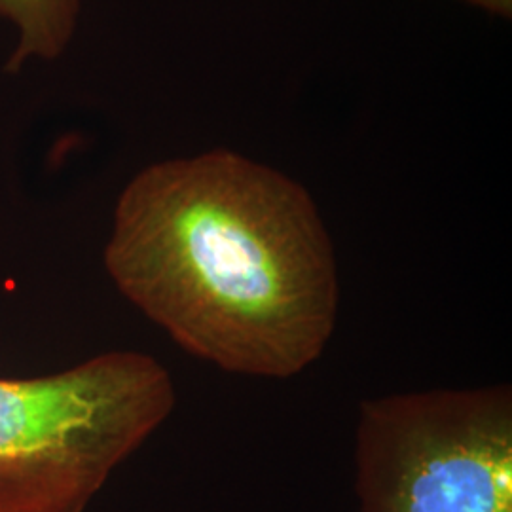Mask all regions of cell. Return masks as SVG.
Instances as JSON below:
<instances>
[{"instance_id": "cell-1", "label": "cell", "mask_w": 512, "mask_h": 512, "mask_svg": "<svg viewBox=\"0 0 512 512\" xmlns=\"http://www.w3.org/2000/svg\"><path fill=\"white\" fill-rule=\"evenodd\" d=\"M103 260L184 351L234 374L296 376L336 327L338 266L317 203L236 150L141 169L116 202Z\"/></svg>"}, {"instance_id": "cell-2", "label": "cell", "mask_w": 512, "mask_h": 512, "mask_svg": "<svg viewBox=\"0 0 512 512\" xmlns=\"http://www.w3.org/2000/svg\"><path fill=\"white\" fill-rule=\"evenodd\" d=\"M173 406L169 372L137 351L0 378V512L86 511Z\"/></svg>"}, {"instance_id": "cell-3", "label": "cell", "mask_w": 512, "mask_h": 512, "mask_svg": "<svg viewBox=\"0 0 512 512\" xmlns=\"http://www.w3.org/2000/svg\"><path fill=\"white\" fill-rule=\"evenodd\" d=\"M355 467L363 512H512L511 387L365 401Z\"/></svg>"}, {"instance_id": "cell-4", "label": "cell", "mask_w": 512, "mask_h": 512, "mask_svg": "<svg viewBox=\"0 0 512 512\" xmlns=\"http://www.w3.org/2000/svg\"><path fill=\"white\" fill-rule=\"evenodd\" d=\"M82 0H0V18L14 31L10 69L63 54L80 18Z\"/></svg>"}, {"instance_id": "cell-5", "label": "cell", "mask_w": 512, "mask_h": 512, "mask_svg": "<svg viewBox=\"0 0 512 512\" xmlns=\"http://www.w3.org/2000/svg\"><path fill=\"white\" fill-rule=\"evenodd\" d=\"M465 2L473 4L476 8H480L492 16L511 18L512 0H465Z\"/></svg>"}]
</instances>
